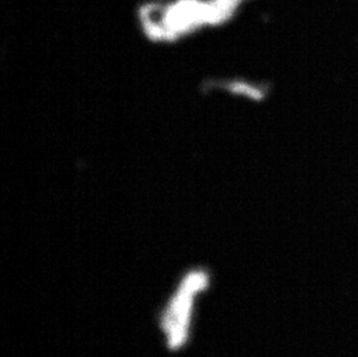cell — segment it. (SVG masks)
I'll return each mask as SVG.
<instances>
[{"label": "cell", "mask_w": 358, "mask_h": 357, "mask_svg": "<svg viewBox=\"0 0 358 357\" xmlns=\"http://www.w3.org/2000/svg\"><path fill=\"white\" fill-rule=\"evenodd\" d=\"M208 284V277L202 272H194L183 280L176 296L166 311L162 327L169 339V347L182 346L188 335L190 314L194 298Z\"/></svg>", "instance_id": "6da1fadb"}]
</instances>
